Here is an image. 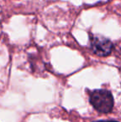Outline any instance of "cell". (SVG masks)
Returning <instances> with one entry per match:
<instances>
[{
  "instance_id": "obj_1",
  "label": "cell",
  "mask_w": 121,
  "mask_h": 122,
  "mask_svg": "<svg viewBox=\"0 0 121 122\" xmlns=\"http://www.w3.org/2000/svg\"><path fill=\"white\" fill-rule=\"evenodd\" d=\"M90 102L99 112L108 113L114 107V98L107 90H95L90 97Z\"/></svg>"
},
{
  "instance_id": "obj_2",
  "label": "cell",
  "mask_w": 121,
  "mask_h": 122,
  "mask_svg": "<svg viewBox=\"0 0 121 122\" xmlns=\"http://www.w3.org/2000/svg\"><path fill=\"white\" fill-rule=\"evenodd\" d=\"M91 47L95 54L100 56H106L111 53L113 43L109 39L100 36H93L91 39Z\"/></svg>"
},
{
  "instance_id": "obj_3",
  "label": "cell",
  "mask_w": 121,
  "mask_h": 122,
  "mask_svg": "<svg viewBox=\"0 0 121 122\" xmlns=\"http://www.w3.org/2000/svg\"><path fill=\"white\" fill-rule=\"evenodd\" d=\"M99 122H115V121H99Z\"/></svg>"
}]
</instances>
